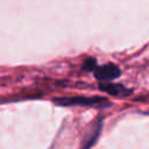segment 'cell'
<instances>
[{
    "label": "cell",
    "instance_id": "6da1fadb",
    "mask_svg": "<svg viewBox=\"0 0 149 149\" xmlns=\"http://www.w3.org/2000/svg\"><path fill=\"white\" fill-rule=\"evenodd\" d=\"M54 102L58 106H92V107L109 106V101L102 97H61V98H55Z\"/></svg>",
    "mask_w": 149,
    "mask_h": 149
},
{
    "label": "cell",
    "instance_id": "7a4b0ae2",
    "mask_svg": "<svg viewBox=\"0 0 149 149\" xmlns=\"http://www.w3.org/2000/svg\"><path fill=\"white\" fill-rule=\"evenodd\" d=\"M120 73H121V71H120L119 66L113 64V63H107V64L97 66V69L94 70L95 78L98 80H101V81L115 79L120 76Z\"/></svg>",
    "mask_w": 149,
    "mask_h": 149
},
{
    "label": "cell",
    "instance_id": "3957f363",
    "mask_svg": "<svg viewBox=\"0 0 149 149\" xmlns=\"http://www.w3.org/2000/svg\"><path fill=\"white\" fill-rule=\"evenodd\" d=\"M99 88L104 92H107L112 95H129L132 93L130 88H127L126 86L121 84H112V83H104L99 85Z\"/></svg>",
    "mask_w": 149,
    "mask_h": 149
},
{
    "label": "cell",
    "instance_id": "277c9868",
    "mask_svg": "<svg viewBox=\"0 0 149 149\" xmlns=\"http://www.w3.org/2000/svg\"><path fill=\"white\" fill-rule=\"evenodd\" d=\"M100 129H101V120H98V122H95L92 127V129H90L87 136H85L84 139V144H83V148L81 149H88L93 143L94 141L97 140L99 133H100Z\"/></svg>",
    "mask_w": 149,
    "mask_h": 149
},
{
    "label": "cell",
    "instance_id": "5b68a950",
    "mask_svg": "<svg viewBox=\"0 0 149 149\" xmlns=\"http://www.w3.org/2000/svg\"><path fill=\"white\" fill-rule=\"evenodd\" d=\"M83 68L86 70V71H92V70H95L97 69V61L92 57L90 58H86L83 63Z\"/></svg>",
    "mask_w": 149,
    "mask_h": 149
}]
</instances>
